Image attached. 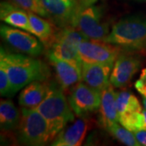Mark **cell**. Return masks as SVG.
I'll return each instance as SVG.
<instances>
[{
	"mask_svg": "<svg viewBox=\"0 0 146 146\" xmlns=\"http://www.w3.org/2000/svg\"><path fill=\"white\" fill-rule=\"evenodd\" d=\"M113 65L102 63H81L82 81L93 89L102 92L110 84Z\"/></svg>",
	"mask_w": 146,
	"mask_h": 146,
	"instance_id": "7c38bea8",
	"label": "cell"
},
{
	"mask_svg": "<svg viewBox=\"0 0 146 146\" xmlns=\"http://www.w3.org/2000/svg\"><path fill=\"white\" fill-rule=\"evenodd\" d=\"M98 0H80L79 2V9H82L84 7H87L89 6L94 5Z\"/></svg>",
	"mask_w": 146,
	"mask_h": 146,
	"instance_id": "484cf974",
	"label": "cell"
},
{
	"mask_svg": "<svg viewBox=\"0 0 146 146\" xmlns=\"http://www.w3.org/2000/svg\"><path fill=\"white\" fill-rule=\"evenodd\" d=\"M143 105H144L145 109L146 110V98H143Z\"/></svg>",
	"mask_w": 146,
	"mask_h": 146,
	"instance_id": "f1b7e54d",
	"label": "cell"
},
{
	"mask_svg": "<svg viewBox=\"0 0 146 146\" xmlns=\"http://www.w3.org/2000/svg\"><path fill=\"white\" fill-rule=\"evenodd\" d=\"M106 130L109 131V133L115 137L116 140L128 146H141L140 143L137 141L135 135L132 131L125 128L124 127H121L115 123L114 124L108 127Z\"/></svg>",
	"mask_w": 146,
	"mask_h": 146,
	"instance_id": "7402d4cb",
	"label": "cell"
},
{
	"mask_svg": "<svg viewBox=\"0 0 146 146\" xmlns=\"http://www.w3.org/2000/svg\"><path fill=\"white\" fill-rule=\"evenodd\" d=\"M135 137L141 146H146V130H139L133 131Z\"/></svg>",
	"mask_w": 146,
	"mask_h": 146,
	"instance_id": "d4e9b609",
	"label": "cell"
},
{
	"mask_svg": "<svg viewBox=\"0 0 146 146\" xmlns=\"http://www.w3.org/2000/svg\"><path fill=\"white\" fill-rule=\"evenodd\" d=\"M87 39L73 27L63 28L57 31L52 43L48 47L47 56H52L81 67L82 62L79 56V46L81 42Z\"/></svg>",
	"mask_w": 146,
	"mask_h": 146,
	"instance_id": "5b68a950",
	"label": "cell"
},
{
	"mask_svg": "<svg viewBox=\"0 0 146 146\" xmlns=\"http://www.w3.org/2000/svg\"><path fill=\"white\" fill-rule=\"evenodd\" d=\"M99 122L105 129L115 123H119L117 93L115 92L112 84L101 92Z\"/></svg>",
	"mask_w": 146,
	"mask_h": 146,
	"instance_id": "9a60e30c",
	"label": "cell"
},
{
	"mask_svg": "<svg viewBox=\"0 0 146 146\" xmlns=\"http://www.w3.org/2000/svg\"><path fill=\"white\" fill-rule=\"evenodd\" d=\"M47 57L54 69L58 83L63 90L72 88L82 80L81 67L52 56Z\"/></svg>",
	"mask_w": 146,
	"mask_h": 146,
	"instance_id": "5bb4252c",
	"label": "cell"
},
{
	"mask_svg": "<svg viewBox=\"0 0 146 146\" xmlns=\"http://www.w3.org/2000/svg\"><path fill=\"white\" fill-rule=\"evenodd\" d=\"M72 27L90 40L106 41L109 35V25L103 21L102 12L98 6H89L77 11Z\"/></svg>",
	"mask_w": 146,
	"mask_h": 146,
	"instance_id": "8992f818",
	"label": "cell"
},
{
	"mask_svg": "<svg viewBox=\"0 0 146 146\" xmlns=\"http://www.w3.org/2000/svg\"><path fill=\"white\" fill-rule=\"evenodd\" d=\"M15 5L25 9L28 12H33L42 17H47V14L41 0H7Z\"/></svg>",
	"mask_w": 146,
	"mask_h": 146,
	"instance_id": "603a6c76",
	"label": "cell"
},
{
	"mask_svg": "<svg viewBox=\"0 0 146 146\" xmlns=\"http://www.w3.org/2000/svg\"><path fill=\"white\" fill-rule=\"evenodd\" d=\"M90 127V121L84 116L63 128L50 144L53 146L81 145Z\"/></svg>",
	"mask_w": 146,
	"mask_h": 146,
	"instance_id": "4fadbf2b",
	"label": "cell"
},
{
	"mask_svg": "<svg viewBox=\"0 0 146 146\" xmlns=\"http://www.w3.org/2000/svg\"><path fill=\"white\" fill-rule=\"evenodd\" d=\"M146 84V68H144L141 71L140 78L136 80L135 85H136V84Z\"/></svg>",
	"mask_w": 146,
	"mask_h": 146,
	"instance_id": "4316f807",
	"label": "cell"
},
{
	"mask_svg": "<svg viewBox=\"0 0 146 146\" xmlns=\"http://www.w3.org/2000/svg\"><path fill=\"white\" fill-rule=\"evenodd\" d=\"M136 1H138V2H146V0H136Z\"/></svg>",
	"mask_w": 146,
	"mask_h": 146,
	"instance_id": "f546056e",
	"label": "cell"
},
{
	"mask_svg": "<svg viewBox=\"0 0 146 146\" xmlns=\"http://www.w3.org/2000/svg\"><path fill=\"white\" fill-rule=\"evenodd\" d=\"M68 102L75 115L85 116L99 108L101 92L84 82H79L72 88Z\"/></svg>",
	"mask_w": 146,
	"mask_h": 146,
	"instance_id": "9c48e42d",
	"label": "cell"
},
{
	"mask_svg": "<svg viewBox=\"0 0 146 146\" xmlns=\"http://www.w3.org/2000/svg\"><path fill=\"white\" fill-rule=\"evenodd\" d=\"M50 19L61 29L72 26L79 9L80 0H41Z\"/></svg>",
	"mask_w": 146,
	"mask_h": 146,
	"instance_id": "30bf717a",
	"label": "cell"
},
{
	"mask_svg": "<svg viewBox=\"0 0 146 146\" xmlns=\"http://www.w3.org/2000/svg\"><path fill=\"white\" fill-rule=\"evenodd\" d=\"M16 138L24 145L42 146L52 142L48 123L36 109L22 107Z\"/></svg>",
	"mask_w": 146,
	"mask_h": 146,
	"instance_id": "277c9868",
	"label": "cell"
},
{
	"mask_svg": "<svg viewBox=\"0 0 146 146\" xmlns=\"http://www.w3.org/2000/svg\"><path fill=\"white\" fill-rule=\"evenodd\" d=\"M117 107L119 115L127 112L141 111V105L135 95L128 91L117 93Z\"/></svg>",
	"mask_w": 146,
	"mask_h": 146,
	"instance_id": "44dd1931",
	"label": "cell"
},
{
	"mask_svg": "<svg viewBox=\"0 0 146 146\" xmlns=\"http://www.w3.org/2000/svg\"><path fill=\"white\" fill-rule=\"evenodd\" d=\"M0 18L10 26L31 33L29 12L7 0L0 3Z\"/></svg>",
	"mask_w": 146,
	"mask_h": 146,
	"instance_id": "2e32d148",
	"label": "cell"
},
{
	"mask_svg": "<svg viewBox=\"0 0 146 146\" xmlns=\"http://www.w3.org/2000/svg\"><path fill=\"white\" fill-rule=\"evenodd\" d=\"M21 113L16 109L14 103L7 99L0 102V128L2 131H11L17 129Z\"/></svg>",
	"mask_w": 146,
	"mask_h": 146,
	"instance_id": "d6986e66",
	"label": "cell"
},
{
	"mask_svg": "<svg viewBox=\"0 0 146 146\" xmlns=\"http://www.w3.org/2000/svg\"><path fill=\"white\" fill-rule=\"evenodd\" d=\"M105 42L127 50L146 49V19L129 16L121 19L112 27Z\"/></svg>",
	"mask_w": 146,
	"mask_h": 146,
	"instance_id": "3957f363",
	"label": "cell"
},
{
	"mask_svg": "<svg viewBox=\"0 0 146 146\" xmlns=\"http://www.w3.org/2000/svg\"><path fill=\"white\" fill-rule=\"evenodd\" d=\"M119 123L131 131L146 130V110L119 115Z\"/></svg>",
	"mask_w": 146,
	"mask_h": 146,
	"instance_id": "ffe728a7",
	"label": "cell"
},
{
	"mask_svg": "<svg viewBox=\"0 0 146 146\" xmlns=\"http://www.w3.org/2000/svg\"><path fill=\"white\" fill-rule=\"evenodd\" d=\"M0 94L3 97H10L12 96L11 92V84L10 79L3 67L0 66Z\"/></svg>",
	"mask_w": 146,
	"mask_h": 146,
	"instance_id": "cb8c5ba5",
	"label": "cell"
},
{
	"mask_svg": "<svg viewBox=\"0 0 146 146\" xmlns=\"http://www.w3.org/2000/svg\"><path fill=\"white\" fill-rule=\"evenodd\" d=\"M0 66L6 70L15 94L29 84L36 80L44 81L50 76L46 64L42 61L17 53L7 52L1 47Z\"/></svg>",
	"mask_w": 146,
	"mask_h": 146,
	"instance_id": "6da1fadb",
	"label": "cell"
},
{
	"mask_svg": "<svg viewBox=\"0 0 146 146\" xmlns=\"http://www.w3.org/2000/svg\"><path fill=\"white\" fill-rule=\"evenodd\" d=\"M29 16L31 33L34 34L45 46H50L57 33L55 25L51 21L45 20L33 12H29Z\"/></svg>",
	"mask_w": 146,
	"mask_h": 146,
	"instance_id": "ac0fdd59",
	"label": "cell"
},
{
	"mask_svg": "<svg viewBox=\"0 0 146 146\" xmlns=\"http://www.w3.org/2000/svg\"><path fill=\"white\" fill-rule=\"evenodd\" d=\"M50 83L36 80L26 85L19 96V105L29 109H36L46 98Z\"/></svg>",
	"mask_w": 146,
	"mask_h": 146,
	"instance_id": "e0dca14e",
	"label": "cell"
},
{
	"mask_svg": "<svg viewBox=\"0 0 146 146\" xmlns=\"http://www.w3.org/2000/svg\"><path fill=\"white\" fill-rule=\"evenodd\" d=\"M135 88L137 89V91L144 98H146V84H136V85H135Z\"/></svg>",
	"mask_w": 146,
	"mask_h": 146,
	"instance_id": "83f0119b",
	"label": "cell"
},
{
	"mask_svg": "<svg viewBox=\"0 0 146 146\" xmlns=\"http://www.w3.org/2000/svg\"><path fill=\"white\" fill-rule=\"evenodd\" d=\"M141 66V62L139 58L127 54H120L111 72L110 83L116 88L125 87L130 83Z\"/></svg>",
	"mask_w": 146,
	"mask_h": 146,
	"instance_id": "8fae6325",
	"label": "cell"
},
{
	"mask_svg": "<svg viewBox=\"0 0 146 146\" xmlns=\"http://www.w3.org/2000/svg\"><path fill=\"white\" fill-rule=\"evenodd\" d=\"M122 48L105 41L84 40L80 44L79 56L82 63L114 65Z\"/></svg>",
	"mask_w": 146,
	"mask_h": 146,
	"instance_id": "52a82bcc",
	"label": "cell"
},
{
	"mask_svg": "<svg viewBox=\"0 0 146 146\" xmlns=\"http://www.w3.org/2000/svg\"><path fill=\"white\" fill-rule=\"evenodd\" d=\"M63 90L59 84L51 82L46 98L36 108L47 121L53 141L75 119V113Z\"/></svg>",
	"mask_w": 146,
	"mask_h": 146,
	"instance_id": "7a4b0ae2",
	"label": "cell"
},
{
	"mask_svg": "<svg viewBox=\"0 0 146 146\" xmlns=\"http://www.w3.org/2000/svg\"><path fill=\"white\" fill-rule=\"evenodd\" d=\"M30 33L27 31L24 32L23 29L20 30L15 27L11 28L3 25L0 27L2 38L11 47L21 54L36 57L43 53L44 45Z\"/></svg>",
	"mask_w": 146,
	"mask_h": 146,
	"instance_id": "ba28073f",
	"label": "cell"
}]
</instances>
